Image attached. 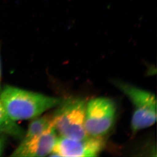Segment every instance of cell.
Instances as JSON below:
<instances>
[{"mask_svg":"<svg viewBox=\"0 0 157 157\" xmlns=\"http://www.w3.org/2000/svg\"><path fill=\"white\" fill-rule=\"evenodd\" d=\"M1 59H0V92L1 91L2 88L1 86Z\"/></svg>","mask_w":157,"mask_h":157,"instance_id":"cell-10","label":"cell"},{"mask_svg":"<svg viewBox=\"0 0 157 157\" xmlns=\"http://www.w3.org/2000/svg\"><path fill=\"white\" fill-rule=\"evenodd\" d=\"M115 103L105 97L93 99L86 104L85 128L87 135L104 137L111 130L116 121Z\"/></svg>","mask_w":157,"mask_h":157,"instance_id":"cell-4","label":"cell"},{"mask_svg":"<svg viewBox=\"0 0 157 157\" xmlns=\"http://www.w3.org/2000/svg\"><path fill=\"white\" fill-rule=\"evenodd\" d=\"M0 100L11 120H32L61 103V98L11 86L2 88Z\"/></svg>","mask_w":157,"mask_h":157,"instance_id":"cell-1","label":"cell"},{"mask_svg":"<svg viewBox=\"0 0 157 157\" xmlns=\"http://www.w3.org/2000/svg\"><path fill=\"white\" fill-rule=\"evenodd\" d=\"M55 127L25 144H20L14 151L12 157H44L53 151L58 139Z\"/></svg>","mask_w":157,"mask_h":157,"instance_id":"cell-6","label":"cell"},{"mask_svg":"<svg viewBox=\"0 0 157 157\" xmlns=\"http://www.w3.org/2000/svg\"><path fill=\"white\" fill-rule=\"evenodd\" d=\"M103 137H87L83 140H73L61 136L58 138L53 156L62 157H95L104 148Z\"/></svg>","mask_w":157,"mask_h":157,"instance_id":"cell-5","label":"cell"},{"mask_svg":"<svg viewBox=\"0 0 157 157\" xmlns=\"http://www.w3.org/2000/svg\"><path fill=\"white\" fill-rule=\"evenodd\" d=\"M53 115V124L61 136L83 140L89 136L85 128L86 104L79 98L62 100Z\"/></svg>","mask_w":157,"mask_h":157,"instance_id":"cell-2","label":"cell"},{"mask_svg":"<svg viewBox=\"0 0 157 157\" xmlns=\"http://www.w3.org/2000/svg\"><path fill=\"white\" fill-rule=\"evenodd\" d=\"M25 132L22 128L8 116L0 100V133L21 140Z\"/></svg>","mask_w":157,"mask_h":157,"instance_id":"cell-8","label":"cell"},{"mask_svg":"<svg viewBox=\"0 0 157 157\" xmlns=\"http://www.w3.org/2000/svg\"><path fill=\"white\" fill-rule=\"evenodd\" d=\"M5 135L0 133V156L3 154L5 147Z\"/></svg>","mask_w":157,"mask_h":157,"instance_id":"cell-9","label":"cell"},{"mask_svg":"<svg viewBox=\"0 0 157 157\" xmlns=\"http://www.w3.org/2000/svg\"><path fill=\"white\" fill-rule=\"evenodd\" d=\"M53 127L54 124L52 114H46L41 117L39 116L32 119L21 144L26 143Z\"/></svg>","mask_w":157,"mask_h":157,"instance_id":"cell-7","label":"cell"},{"mask_svg":"<svg viewBox=\"0 0 157 157\" xmlns=\"http://www.w3.org/2000/svg\"><path fill=\"white\" fill-rule=\"evenodd\" d=\"M113 83L129 98L133 106L131 121L132 132L136 133L156 123L157 102L154 94L120 80L113 81Z\"/></svg>","mask_w":157,"mask_h":157,"instance_id":"cell-3","label":"cell"}]
</instances>
